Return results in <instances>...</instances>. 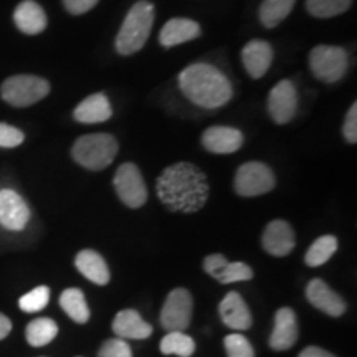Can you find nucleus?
<instances>
[{
  "label": "nucleus",
  "instance_id": "obj_25",
  "mask_svg": "<svg viewBox=\"0 0 357 357\" xmlns=\"http://www.w3.org/2000/svg\"><path fill=\"white\" fill-rule=\"evenodd\" d=\"M58 334V326L50 318H37L32 323L26 326V341L30 346L33 347H42L50 344L53 339Z\"/></svg>",
  "mask_w": 357,
  "mask_h": 357
},
{
  "label": "nucleus",
  "instance_id": "obj_26",
  "mask_svg": "<svg viewBox=\"0 0 357 357\" xmlns=\"http://www.w3.org/2000/svg\"><path fill=\"white\" fill-rule=\"evenodd\" d=\"M337 252V238L333 235H323L307 248L305 261L307 266L316 268L329 261L334 253Z\"/></svg>",
  "mask_w": 357,
  "mask_h": 357
},
{
  "label": "nucleus",
  "instance_id": "obj_17",
  "mask_svg": "<svg viewBox=\"0 0 357 357\" xmlns=\"http://www.w3.org/2000/svg\"><path fill=\"white\" fill-rule=\"evenodd\" d=\"M218 311H220L223 324L229 326L234 331H247L248 328H252V312H250L243 298L236 291H230L223 298Z\"/></svg>",
  "mask_w": 357,
  "mask_h": 357
},
{
  "label": "nucleus",
  "instance_id": "obj_4",
  "mask_svg": "<svg viewBox=\"0 0 357 357\" xmlns=\"http://www.w3.org/2000/svg\"><path fill=\"white\" fill-rule=\"evenodd\" d=\"M119 151L116 137L106 132L86 134L78 137L71 147L75 162L88 171H102L113 162Z\"/></svg>",
  "mask_w": 357,
  "mask_h": 357
},
{
  "label": "nucleus",
  "instance_id": "obj_29",
  "mask_svg": "<svg viewBox=\"0 0 357 357\" xmlns=\"http://www.w3.org/2000/svg\"><path fill=\"white\" fill-rule=\"evenodd\" d=\"M48 301H50V288L38 287L24 294L19 300V306L25 312H37L42 311L48 305Z\"/></svg>",
  "mask_w": 357,
  "mask_h": 357
},
{
  "label": "nucleus",
  "instance_id": "obj_14",
  "mask_svg": "<svg viewBox=\"0 0 357 357\" xmlns=\"http://www.w3.org/2000/svg\"><path fill=\"white\" fill-rule=\"evenodd\" d=\"M273 47L265 40H252L242 48L243 66L253 79L265 77L273 63Z\"/></svg>",
  "mask_w": 357,
  "mask_h": 357
},
{
  "label": "nucleus",
  "instance_id": "obj_9",
  "mask_svg": "<svg viewBox=\"0 0 357 357\" xmlns=\"http://www.w3.org/2000/svg\"><path fill=\"white\" fill-rule=\"evenodd\" d=\"M192 310H194V301L190 293L185 288L172 289L160 311V326L169 333L185 331L190 324Z\"/></svg>",
  "mask_w": 357,
  "mask_h": 357
},
{
  "label": "nucleus",
  "instance_id": "obj_24",
  "mask_svg": "<svg viewBox=\"0 0 357 357\" xmlns=\"http://www.w3.org/2000/svg\"><path fill=\"white\" fill-rule=\"evenodd\" d=\"M296 0H263L258 19L265 29H275L291 13Z\"/></svg>",
  "mask_w": 357,
  "mask_h": 357
},
{
  "label": "nucleus",
  "instance_id": "obj_11",
  "mask_svg": "<svg viewBox=\"0 0 357 357\" xmlns=\"http://www.w3.org/2000/svg\"><path fill=\"white\" fill-rule=\"evenodd\" d=\"M30 220V208L24 199L12 189L0 190V225L12 231H20Z\"/></svg>",
  "mask_w": 357,
  "mask_h": 357
},
{
  "label": "nucleus",
  "instance_id": "obj_32",
  "mask_svg": "<svg viewBox=\"0 0 357 357\" xmlns=\"http://www.w3.org/2000/svg\"><path fill=\"white\" fill-rule=\"evenodd\" d=\"M98 357H132V352L124 339L114 337L102 342Z\"/></svg>",
  "mask_w": 357,
  "mask_h": 357
},
{
  "label": "nucleus",
  "instance_id": "obj_16",
  "mask_svg": "<svg viewBox=\"0 0 357 357\" xmlns=\"http://www.w3.org/2000/svg\"><path fill=\"white\" fill-rule=\"evenodd\" d=\"M298 336V321L291 307H281L276 311L275 328L270 336V347L273 351H288L296 344Z\"/></svg>",
  "mask_w": 357,
  "mask_h": 357
},
{
  "label": "nucleus",
  "instance_id": "obj_31",
  "mask_svg": "<svg viewBox=\"0 0 357 357\" xmlns=\"http://www.w3.org/2000/svg\"><path fill=\"white\" fill-rule=\"evenodd\" d=\"M223 344H225L227 357H255V349L242 334H229Z\"/></svg>",
  "mask_w": 357,
  "mask_h": 357
},
{
  "label": "nucleus",
  "instance_id": "obj_23",
  "mask_svg": "<svg viewBox=\"0 0 357 357\" xmlns=\"http://www.w3.org/2000/svg\"><path fill=\"white\" fill-rule=\"evenodd\" d=\"M60 306L75 323L84 324L89 321V307L82 289L68 288L61 293Z\"/></svg>",
  "mask_w": 357,
  "mask_h": 357
},
{
  "label": "nucleus",
  "instance_id": "obj_38",
  "mask_svg": "<svg viewBox=\"0 0 357 357\" xmlns=\"http://www.w3.org/2000/svg\"><path fill=\"white\" fill-rule=\"evenodd\" d=\"M10 331H12L10 319H8L6 314H2V312H0V341H2V339H6L8 334H10Z\"/></svg>",
  "mask_w": 357,
  "mask_h": 357
},
{
  "label": "nucleus",
  "instance_id": "obj_33",
  "mask_svg": "<svg viewBox=\"0 0 357 357\" xmlns=\"http://www.w3.org/2000/svg\"><path fill=\"white\" fill-rule=\"evenodd\" d=\"M25 136L19 128H13L10 124L0 123V147L12 149V147L20 146Z\"/></svg>",
  "mask_w": 357,
  "mask_h": 357
},
{
  "label": "nucleus",
  "instance_id": "obj_21",
  "mask_svg": "<svg viewBox=\"0 0 357 357\" xmlns=\"http://www.w3.org/2000/svg\"><path fill=\"white\" fill-rule=\"evenodd\" d=\"M113 331L119 339H147L153 334V326L147 324L134 310H124L116 314Z\"/></svg>",
  "mask_w": 357,
  "mask_h": 357
},
{
  "label": "nucleus",
  "instance_id": "obj_19",
  "mask_svg": "<svg viewBox=\"0 0 357 357\" xmlns=\"http://www.w3.org/2000/svg\"><path fill=\"white\" fill-rule=\"evenodd\" d=\"M113 116L108 96L102 93H95L83 100L73 111V118L83 124H98L105 123Z\"/></svg>",
  "mask_w": 357,
  "mask_h": 357
},
{
  "label": "nucleus",
  "instance_id": "obj_37",
  "mask_svg": "<svg viewBox=\"0 0 357 357\" xmlns=\"http://www.w3.org/2000/svg\"><path fill=\"white\" fill-rule=\"evenodd\" d=\"M300 357H336V356L331 354V352L321 349V347L310 346V347H306V349L301 352Z\"/></svg>",
  "mask_w": 357,
  "mask_h": 357
},
{
  "label": "nucleus",
  "instance_id": "obj_34",
  "mask_svg": "<svg viewBox=\"0 0 357 357\" xmlns=\"http://www.w3.org/2000/svg\"><path fill=\"white\" fill-rule=\"evenodd\" d=\"M342 134H344L346 141L349 144H356L357 142V105L351 106L349 111H347L344 126H342Z\"/></svg>",
  "mask_w": 357,
  "mask_h": 357
},
{
  "label": "nucleus",
  "instance_id": "obj_12",
  "mask_svg": "<svg viewBox=\"0 0 357 357\" xmlns=\"http://www.w3.org/2000/svg\"><path fill=\"white\" fill-rule=\"evenodd\" d=\"M261 245L266 253L273 257H287L293 252L296 238L288 222L273 220L266 225L261 236Z\"/></svg>",
  "mask_w": 357,
  "mask_h": 357
},
{
  "label": "nucleus",
  "instance_id": "obj_2",
  "mask_svg": "<svg viewBox=\"0 0 357 357\" xmlns=\"http://www.w3.org/2000/svg\"><path fill=\"white\" fill-rule=\"evenodd\" d=\"M177 83L187 100L205 109L222 108L234 96V88L229 78L208 63L185 66L178 73Z\"/></svg>",
  "mask_w": 357,
  "mask_h": 357
},
{
  "label": "nucleus",
  "instance_id": "obj_5",
  "mask_svg": "<svg viewBox=\"0 0 357 357\" xmlns=\"http://www.w3.org/2000/svg\"><path fill=\"white\" fill-rule=\"evenodd\" d=\"M50 93V83L35 75H13L0 86V96L13 108H26L42 101Z\"/></svg>",
  "mask_w": 357,
  "mask_h": 357
},
{
  "label": "nucleus",
  "instance_id": "obj_28",
  "mask_svg": "<svg viewBox=\"0 0 357 357\" xmlns=\"http://www.w3.org/2000/svg\"><path fill=\"white\" fill-rule=\"evenodd\" d=\"M352 0H306V10L316 19H331L349 10Z\"/></svg>",
  "mask_w": 357,
  "mask_h": 357
},
{
  "label": "nucleus",
  "instance_id": "obj_36",
  "mask_svg": "<svg viewBox=\"0 0 357 357\" xmlns=\"http://www.w3.org/2000/svg\"><path fill=\"white\" fill-rule=\"evenodd\" d=\"M100 0H63V6L66 12L71 13V15H83L91 10L93 7H96V3Z\"/></svg>",
  "mask_w": 357,
  "mask_h": 357
},
{
  "label": "nucleus",
  "instance_id": "obj_6",
  "mask_svg": "<svg viewBox=\"0 0 357 357\" xmlns=\"http://www.w3.org/2000/svg\"><path fill=\"white\" fill-rule=\"evenodd\" d=\"M310 68L319 82L337 83L344 78L349 68V56L344 48L331 47V45H319L310 53Z\"/></svg>",
  "mask_w": 357,
  "mask_h": 357
},
{
  "label": "nucleus",
  "instance_id": "obj_13",
  "mask_svg": "<svg viewBox=\"0 0 357 357\" xmlns=\"http://www.w3.org/2000/svg\"><path fill=\"white\" fill-rule=\"evenodd\" d=\"M306 298L316 310L323 311L331 318H339L346 312V303L336 291H333L323 280L314 278L307 283Z\"/></svg>",
  "mask_w": 357,
  "mask_h": 357
},
{
  "label": "nucleus",
  "instance_id": "obj_30",
  "mask_svg": "<svg viewBox=\"0 0 357 357\" xmlns=\"http://www.w3.org/2000/svg\"><path fill=\"white\" fill-rule=\"evenodd\" d=\"M252 278H253V270L247 265V263L229 261L225 265V268L222 270V273L218 275L217 281L222 284H230V283H236V281H248Z\"/></svg>",
  "mask_w": 357,
  "mask_h": 357
},
{
  "label": "nucleus",
  "instance_id": "obj_3",
  "mask_svg": "<svg viewBox=\"0 0 357 357\" xmlns=\"http://www.w3.org/2000/svg\"><path fill=\"white\" fill-rule=\"evenodd\" d=\"M154 24V6L149 0H139L131 7L116 37V52L119 55H134L144 47Z\"/></svg>",
  "mask_w": 357,
  "mask_h": 357
},
{
  "label": "nucleus",
  "instance_id": "obj_1",
  "mask_svg": "<svg viewBox=\"0 0 357 357\" xmlns=\"http://www.w3.org/2000/svg\"><path fill=\"white\" fill-rule=\"evenodd\" d=\"M158 197L171 212L195 213L208 200V181L192 162H176L160 172L155 182Z\"/></svg>",
  "mask_w": 357,
  "mask_h": 357
},
{
  "label": "nucleus",
  "instance_id": "obj_22",
  "mask_svg": "<svg viewBox=\"0 0 357 357\" xmlns=\"http://www.w3.org/2000/svg\"><path fill=\"white\" fill-rule=\"evenodd\" d=\"M75 265H77L79 273L91 283L100 284V287L108 284L109 268L106 265L105 258L95 250H82L75 258Z\"/></svg>",
  "mask_w": 357,
  "mask_h": 357
},
{
  "label": "nucleus",
  "instance_id": "obj_20",
  "mask_svg": "<svg viewBox=\"0 0 357 357\" xmlns=\"http://www.w3.org/2000/svg\"><path fill=\"white\" fill-rule=\"evenodd\" d=\"M202 33L200 25L190 19H172L162 26L159 33V42L162 47L171 48L195 40Z\"/></svg>",
  "mask_w": 357,
  "mask_h": 357
},
{
  "label": "nucleus",
  "instance_id": "obj_8",
  "mask_svg": "<svg viewBox=\"0 0 357 357\" xmlns=\"http://www.w3.org/2000/svg\"><path fill=\"white\" fill-rule=\"evenodd\" d=\"M113 185L118 197L129 208H139L146 204L147 187L136 164H121L114 174Z\"/></svg>",
  "mask_w": 357,
  "mask_h": 357
},
{
  "label": "nucleus",
  "instance_id": "obj_18",
  "mask_svg": "<svg viewBox=\"0 0 357 357\" xmlns=\"http://www.w3.org/2000/svg\"><path fill=\"white\" fill-rule=\"evenodd\" d=\"M13 22H15L17 29L25 35H38L47 29V13L42 6L33 0H24L17 6L13 12Z\"/></svg>",
  "mask_w": 357,
  "mask_h": 357
},
{
  "label": "nucleus",
  "instance_id": "obj_27",
  "mask_svg": "<svg viewBox=\"0 0 357 357\" xmlns=\"http://www.w3.org/2000/svg\"><path fill=\"white\" fill-rule=\"evenodd\" d=\"M160 352L166 356L190 357L195 352V342L182 331H171L160 341Z\"/></svg>",
  "mask_w": 357,
  "mask_h": 357
},
{
  "label": "nucleus",
  "instance_id": "obj_7",
  "mask_svg": "<svg viewBox=\"0 0 357 357\" xmlns=\"http://www.w3.org/2000/svg\"><path fill=\"white\" fill-rule=\"evenodd\" d=\"M235 192L240 197H258L275 189V174L263 162H247L235 174Z\"/></svg>",
  "mask_w": 357,
  "mask_h": 357
},
{
  "label": "nucleus",
  "instance_id": "obj_35",
  "mask_svg": "<svg viewBox=\"0 0 357 357\" xmlns=\"http://www.w3.org/2000/svg\"><path fill=\"white\" fill-rule=\"evenodd\" d=\"M227 263H229V260H227L225 257L220 255V253H213V255H208L204 260V270L207 271L212 278L217 280L218 275L222 273V270L225 268Z\"/></svg>",
  "mask_w": 357,
  "mask_h": 357
},
{
  "label": "nucleus",
  "instance_id": "obj_15",
  "mask_svg": "<svg viewBox=\"0 0 357 357\" xmlns=\"http://www.w3.org/2000/svg\"><path fill=\"white\" fill-rule=\"evenodd\" d=\"M202 146L212 154H231L243 146V134L235 128L212 126L202 134Z\"/></svg>",
  "mask_w": 357,
  "mask_h": 357
},
{
  "label": "nucleus",
  "instance_id": "obj_10",
  "mask_svg": "<svg viewBox=\"0 0 357 357\" xmlns=\"http://www.w3.org/2000/svg\"><path fill=\"white\" fill-rule=\"evenodd\" d=\"M268 114L276 124H288L298 111V91L293 82L283 79L268 95Z\"/></svg>",
  "mask_w": 357,
  "mask_h": 357
}]
</instances>
